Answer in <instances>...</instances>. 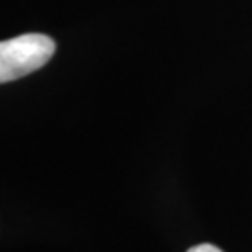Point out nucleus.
<instances>
[{
    "instance_id": "f257e3e1",
    "label": "nucleus",
    "mask_w": 252,
    "mask_h": 252,
    "mask_svg": "<svg viewBox=\"0 0 252 252\" xmlns=\"http://www.w3.org/2000/svg\"><path fill=\"white\" fill-rule=\"evenodd\" d=\"M56 51L47 34H23L0 43V82L23 79L43 67Z\"/></svg>"
},
{
    "instance_id": "f03ea898",
    "label": "nucleus",
    "mask_w": 252,
    "mask_h": 252,
    "mask_svg": "<svg viewBox=\"0 0 252 252\" xmlns=\"http://www.w3.org/2000/svg\"><path fill=\"white\" fill-rule=\"evenodd\" d=\"M187 252H222V251L219 247H215V245L202 243V245H196V247H190Z\"/></svg>"
}]
</instances>
